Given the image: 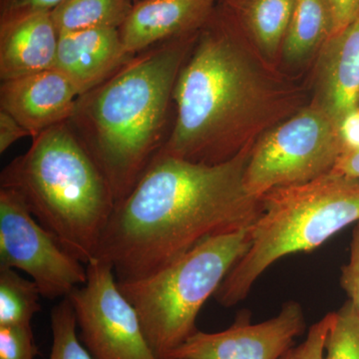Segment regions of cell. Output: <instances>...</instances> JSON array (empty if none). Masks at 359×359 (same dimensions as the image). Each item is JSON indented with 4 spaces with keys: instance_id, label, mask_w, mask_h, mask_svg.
<instances>
[{
    "instance_id": "1",
    "label": "cell",
    "mask_w": 359,
    "mask_h": 359,
    "mask_svg": "<svg viewBox=\"0 0 359 359\" xmlns=\"http://www.w3.org/2000/svg\"><path fill=\"white\" fill-rule=\"evenodd\" d=\"M254 144L215 165L156 156L116 205L99 244L97 257L112 264L118 282L151 275L209 238L252 226L262 212V198L245 185Z\"/></svg>"
},
{
    "instance_id": "2",
    "label": "cell",
    "mask_w": 359,
    "mask_h": 359,
    "mask_svg": "<svg viewBox=\"0 0 359 359\" xmlns=\"http://www.w3.org/2000/svg\"><path fill=\"white\" fill-rule=\"evenodd\" d=\"M289 98L230 28L207 26L177 77L176 114L158 154L201 164L226 162L285 115Z\"/></svg>"
},
{
    "instance_id": "3",
    "label": "cell",
    "mask_w": 359,
    "mask_h": 359,
    "mask_svg": "<svg viewBox=\"0 0 359 359\" xmlns=\"http://www.w3.org/2000/svg\"><path fill=\"white\" fill-rule=\"evenodd\" d=\"M198 32L136 54L103 83L78 97L67 123L98 165L116 205L164 146L175 83Z\"/></svg>"
},
{
    "instance_id": "4",
    "label": "cell",
    "mask_w": 359,
    "mask_h": 359,
    "mask_svg": "<svg viewBox=\"0 0 359 359\" xmlns=\"http://www.w3.org/2000/svg\"><path fill=\"white\" fill-rule=\"evenodd\" d=\"M42 226L82 263L97 257L116 201L105 176L67 122L33 138L1 172Z\"/></svg>"
},
{
    "instance_id": "5",
    "label": "cell",
    "mask_w": 359,
    "mask_h": 359,
    "mask_svg": "<svg viewBox=\"0 0 359 359\" xmlns=\"http://www.w3.org/2000/svg\"><path fill=\"white\" fill-rule=\"evenodd\" d=\"M359 222V179L334 172L262 197L250 245L217 290L230 308L244 301L264 271L283 257L311 252Z\"/></svg>"
},
{
    "instance_id": "6",
    "label": "cell",
    "mask_w": 359,
    "mask_h": 359,
    "mask_svg": "<svg viewBox=\"0 0 359 359\" xmlns=\"http://www.w3.org/2000/svg\"><path fill=\"white\" fill-rule=\"evenodd\" d=\"M250 245V228L209 238L164 268L118 282L156 356L167 359L195 332L201 309Z\"/></svg>"
},
{
    "instance_id": "7",
    "label": "cell",
    "mask_w": 359,
    "mask_h": 359,
    "mask_svg": "<svg viewBox=\"0 0 359 359\" xmlns=\"http://www.w3.org/2000/svg\"><path fill=\"white\" fill-rule=\"evenodd\" d=\"M344 152L339 128L311 104L278 123L255 142L245 168L250 195L264 197L330 173Z\"/></svg>"
},
{
    "instance_id": "8",
    "label": "cell",
    "mask_w": 359,
    "mask_h": 359,
    "mask_svg": "<svg viewBox=\"0 0 359 359\" xmlns=\"http://www.w3.org/2000/svg\"><path fill=\"white\" fill-rule=\"evenodd\" d=\"M0 268L25 271L49 299H65L87 280L86 264L6 188H0Z\"/></svg>"
},
{
    "instance_id": "9",
    "label": "cell",
    "mask_w": 359,
    "mask_h": 359,
    "mask_svg": "<svg viewBox=\"0 0 359 359\" xmlns=\"http://www.w3.org/2000/svg\"><path fill=\"white\" fill-rule=\"evenodd\" d=\"M87 280L69 295L79 339L94 359H159L133 304L123 294L109 262L86 264Z\"/></svg>"
},
{
    "instance_id": "10",
    "label": "cell",
    "mask_w": 359,
    "mask_h": 359,
    "mask_svg": "<svg viewBox=\"0 0 359 359\" xmlns=\"http://www.w3.org/2000/svg\"><path fill=\"white\" fill-rule=\"evenodd\" d=\"M304 330L302 306L290 301L262 323H250L242 316L222 332L198 330L167 359H280Z\"/></svg>"
},
{
    "instance_id": "11",
    "label": "cell",
    "mask_w": 359,
    "mask_h": 359,
    "mask_svg": "<svg viewBox=\"0 0 359 359\" xmlns=\"http://www.w3.org/2000/svg\"><path fill=\"white\" fill-rule=\"evenodd\" d=\"M79 96L72 82L51 68L1 81L0 109L13 116L34 138L67 122Z\"/></svg>"
},
{
    "instance_id": "12",
    "label": "cell",
    "mask_w": 359,
    "mask_h": 359,
    "mask_svg": "<svg viewBox=\"0 0 359 359\" xmlns=\"http://www.w3.org/2000/svg\"><path fill=\"white\" fill-rule=\"evenodd\" d=\"M313 104L337 128L347 115L359 108V14L321 47Z\"/></svg>"
},
{
    "instance_id": "13",
    "label": "cell",
    "mask_w": 359,
    "mask_h": 359,
    "mask_svg": "<svg viewBox=\"0 0 359 359\" xmlns=\"http://www.w3.org/2000/svg\"><path fill=\"white\" fill-rule=\"evenodd\" d=\"M134 56L125 48L119 28H91L59 33L53 68L63 73L82 95L106 81Z\"/></svg>"
},
{
    "instance_id": "14",
    "label": "cell",
    "mask_w": 359,
    "mask_h": 359,
    "mask_svg": "<svg viewBox=\"0 0 359 359\" xmlns=\"http://www.w3.org/2000/svg\"><path fill=\"white\" fill-rule=\"evenodd\" d=\"M214 0H140L120 34L132 55L167 40L196 33L211 18Z\"/></svg>"
},
{
    "instance_id": "15",
    "label": "cell",
    "mask_w": 359,
    "mask_h": 359,
    "mask_svg": "<svg viewBox=\"0 0 359 359\" xmlns=\"http://www.w3.org/2000/svg\"><path fill=\"white\" fill-rule=\"evenodd\" d=\"M58 39L51 11L0 22L1 81L53 68Z\"/></svg>"
},
{
    "instance_id": "16",
    "label": "cell",
    "mask_w": 359,
    "mask_h": 359,
    "mask_svg": "<svg viewBox=\"0 0 359 359\" xmlns=\"http://www.w3.org/2000/svg\"><path fill=\"white\" fill-rule=\"evenodd\" d=\"M332 34L327 0H295L294 13L282 45L283 60L301 65L320 49Z\"/></svg>"
},
{
    "instance_id": "17",
    "label": "cell",
    "mask_w": 359,
    "mask_h": 359,
    "mask_svg": "<svg viewBox=\"0 0 359 359\" xmlns=\"http://www.w3.org/2000/svg\"><path fill=\"white\" fill-rule=\"evenodd\" d=\"M134 0H65L51 11L58 33L91 28H120Z\"/></svg>"
},
{
    "instance_id": "18",
    "label": "cell",
    "mask_w": 359,
    "mask_h": 359,
    "mask_svg": "<svg viewBox=\"0 0 359 359\" xmlns=\"http://www.w3.org/2000/svg\"><path fill=\"white\" fill-rule=\"evenodd\" d=\"M295 0H247L245 25L259 53L266 59L275 58L282 50Z\"/></svg>"
},
{
    "instance_id": "19",
    "label": "cell",
    "mask_w": 359,
    "mask_h": 359,
    "mask_svg": "<svg viewBox=\"0 0 359 359\" xmlns=\"http://www.w3.org/2000/svg\"><path fill=\"white\" fill-rule=\"evenodd\" d=\"M41 292L15 269L0 268V327H28L40 311Z\"/></svg>"
},
{
    "instance_id": "20",
    "label": "cell",
    "mask_w": 359,
    "mask_h": 359,
    "mask_svg": "<svg viewBox=\"0 0 359 359\" xmlns=\"http://www.w3.org/2000/svg\"><path fill=\"white\" fill-rule=\"evenodd\" d=\"M52 346L48 359H94L77 335L74 309L68 297L50 314Z\"/></svg>"
},
{
    "instance_id": "21",
    "label": "cell",
    "mask_w": 359,
    "mask_h": 359,
    "mask_svg": "<svg viewBox=\"0 0 359 359\" xmlns=\"http://www.w3.org/2000/svg\"><path fill=\"white\" fill-rule=\"evenodd\" d=\"M323 359H359V313L349 301L334 311Z\"/></svg>"
},
{
    "instance_id": "22",
    "label": "cell",
    "mask_w": 359,
    "mask_h": 359,
    "mask_svg": "<svg viewBox=\"0 0 359 359\" xmlns=\"http://www.w3.org/2000/svg\"><path fill=\"white\" fill-rule=\"evenodd\" d=\"M37 354L32 325L0 327V359H34Z\"/></svg>"
},
{
    "instance_id": "23",
    "label": "cell",
    "mask_w": 359,
    "mask_h": 359,
    "mask_svg": "<svg viewBox=\"0 0 359 359\" xmlns=\"http://www.w3.org/2000/svg\"><path fill=\"white\" fill-rule=\"evenodd\" d=\"M334 318V311L325 314L309 327V334L301 344L292 346L280 359H323L325 339Z\"/></svg>"
},
{
    "instance_id": "24",
    "label": "cell",
    "mask_w": 359,
    "mask_h": 359,
    "mask_svg": "<svg viewBox=\"0 0 359 359\" xmlns=\"http://www.w3.org/2000/svg\"><path fill=\"white\" fill-rule=\"evenodd\" d=\"M339 283L348 301L359 313V222L353 228L348 261L342 266Z\"/></svg>"
},
{
    "instance_id": "25",
    "label": "cell",
    "mask_w": 359,
    "mask_h": 359,
    "mask_svg": "<svg viewBox=\"0 0 359 359\" xmlns=\"http://www.w3.org/2000/svg\"><path fill=\"white\" fill-rule=\"evenodd\" d=\"M0 22L28 14L52 11L65 0H0Z\"/></svg>"
},
{
    "instance_id": "26",
    "label": "cell",
    "mask_w": 359,
    "mask_h": 359,
    "mask_svg": "<svg viewBox=\"0 0 359 359\" xmlns=\"http://www.w3.org/2000/svg\"><path fill=\"white\" fill-rule=\"evenodd\" d=\"M327 1L332 14V34L344 29L359 14V0H327Z\"/></svg>"
},
{
    "instance_id": "27",
    "label": "cell",
    "mask_w": 359,
    "mask_h": 359,
    "mask_svg": "<svg viewBox=\"0 0 359 359\" xmlns=\"http://www.w3.org/2000/svg\"><path fill=\"white\" fill-rule=\"evenodd\" d=\"M30 136L27 130L6 111L0 109V153L4 154L15 142Z\"/></svg>"
},
{
    "instance_id": "28",
    "label": "cell",
    "mask_w": 359,
    "mask_h": 359,
    "mask_svg": "<svg viewBox=\"0 0 359 359\" xmlns=\"http://www.w3.org/2000/svg\"><path fill=\"white\" fill-rule=\"evenodd\" d=\"M339 132L344 151L359 149V108L342 120Z\"/></svg>"
},
{
    "instance_id": "29",
    "label": "cell",
    "mask_w": 359,
    "mask_h": 359,
    "mask_svg": "<svg viewBox=\"0 0 359 359\" xmlns=\"http://www.w3.org/2000/svg\"><path fill=\"white\" fill-rule=\"evenodd\" d=\"M332 172L359 179V149L344 151Z\"/></svg>"
}]
</instances>
